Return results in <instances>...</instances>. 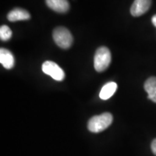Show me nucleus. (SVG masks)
Listing matches in <instances>:
<instances>
[{"instance_id": "1", "label": "nucleus", "mask_w": 156, "mask_h": 156, "mask_svg": "<svg viewBox=\"0 0 156 156\" xmlns=\"http://www.w3.org/2000/svg\"><path fill=\"white\" fill-rule=\"evenodd\" d=\"M113 122V116L110 113H103L92 117L87 123V129L93 133H98L108 127Z\"/></svg>"}, {"instance_id": "2", "label": "nucleus", "mask_w": 156, "mask_h": 156, "mask_svg": "<svg viewBox=\"0 0 156 156\" xmlns=\"http://www.w3.org/2000/svg\"><path fill=\"white\" fill-rule=\"evenodd\" d=\"M112 62V54L107 47L98 48L94 56V68L98 73H101L108 67Z\"/></svg>"}, {"instance_id": "3", "label": "nucleus", "mask_w": 156, "mask_h": 156, "mask_svg": "<svg viewBox=\"0 0 156 156\" xmlns=\"http://www.w3.org/2000/svg\"><path fill=\"white\" fill-rule=\"evenodd\" d=\"M53 38L58 46L67 49L73 43V38L70 31L64 27H58L53 31Z\"/></svg>"}, {"instance_id": "4", "label": "nucleus", "mask_w": 156, "mask_h": 156, "mask_svg": "<svg viewBox=\"0 0 156 156\" xmlns=\"http://www.w3.org/2000/svg\"><path fill=\"white\" fill-rule=\"evenodd\" d=\"M42 71L56 81H62L65 77L64 70L57 64L51 61H46L42 64Z\"/></svg>"}, {"instance_id": "5", "label": "nucleus", "mask_w": 156, "mask_h": 156, "mask_svg": "<svg viewBox=\"0 0 156 156\" xmlns=\"http://www.w3.org/2000/svg\"><path fill=\"white\" fill-rule=\"evenodd\" d=\"M151 3L152 0H134L130 9V12L134 17L141 16L148 11Z\"/></svg>"}, {"instance_id": "6", "label": "nucleus", "mask_w": 156, "mask_h": 156, "mask_svg": "<svg viewBox=\"0 0 156 156\" xmlns=\"http://www.w3.org/2000/svg\"><path fill=\"white\" fill-rule=\"evenodd\" d=\"M0 62L7 69H10L15 65V58L8 49L2 48L0 49Z\"/></svg>"}, {"instance_id": "7", "label": "nucleus", "mask_w": 156, "mask_h": 156, "mask_svg": "<svg viewBox=\"0 0 156 156\" xmlns=\"http://www.w3.org/2000/svg\"><path fill=\"white\" fill-rule=\"evenodd\" d=\"M46 3L49 8L59 13L67 12L69 9L67 0H46Z\"/></svg>"}, {"instance_id": "8", "label": "nucleus", "mask_w": 156, "mask_h": 156, "mask_svg": "<svg viewBox=\"0 0 156 156\" xmlns=\"http://www.w3.org/2000/svg\"><path fill=\"white\" fill-rule=\"evenodd\" d=\"M30 18V15L28 11L22 8H15L7 15V19L11 22L18 20H27Z\"/></svg>"}, {"instance_id": "9", "label": "nucleus", "mask_w": 156, "mask_h": 156, "mask_svg": "<svg viewBox=\"0 0 156 156\" xmlns=\"http://www.w3.org/2000/svg\"><path fill=\"white\" fill-rule=\"evenodd\" d=\"M144 88L147 93L148 98L156 103V77L148 78L144 85Z\"/></svg>"}, {"instance_id": "10", "label": "nucleus", "mask_w": 156, "mask_h": 156, "mask_svg": "<svg viewBox=\"0 0 156 156\" xmlns=\"http://www.w3.org/2000/svg\"><path fill=\"white\" fill-rule=\"evenodd\" d=\"M116 89L117 84L114 82H109V83L105 84L101 88L99 96L102 100H107L114 94Z\"/></svg>"}, {"instance_id": "11", "label": "nucleus", "mask_w": 156, "mask_h": 156, "mask_svg": "<svg viewBox=\"0 0 156 156\" xmlns=\"http://www.w3.org/2000/svg\"><path fill=\"white\" fill-rule=\"evenodd\" d=\"M12 32L7 25L1 26V28H0V38H1L2 41H7L9 40L12 37Z\"/></svg>"}, {"instance_id": "12", "label": "nucleus", "mask_w": 156, "mask_h": 156, "mask_svg": "<svg viewBox=\"0 0 156 156\" xmlns=\"http://www.w3.org/2000/svg\"><path fill=\"white\" fill-rule=\"evenodd\" d=\"M151 150L154 155H156V139L153 140L151 143Z\"/></svg>"}, {"instance_id": "13", "label": "nucleus", "mask_w": 156, "mask_h": 156, "mask_svg": "<svg viewBox=\"0 0 156 156\" xmlns=\"http://www.w3.org/2000/svg\"><path fill=\"white\" fill-rule=\"evenodd\" d=\"M152 23H153V24L156 27V15H155L153 17H152Z\"/></svg>"}]
</instances>
